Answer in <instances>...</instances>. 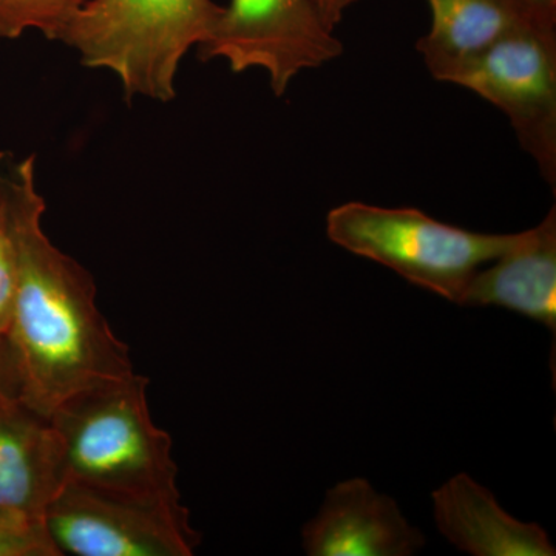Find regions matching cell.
Masks as SVG:
<instances>
[{
    "label": "cell",
    "mask_w": 556,
    "mask_h": 556,
    "mask_svg": "<svg viewBox=\"0 0 556 556\" xmlns=\"http://www.w3.org/2000/svg\"><path fill=\"white\" fill-rule=\"evenodd\" d=\"M148 388L146 376L131 372L79 391L51 413L65 481L181 501L172 438L153 422Z\"/></svg>",
    "instance_id": "cell-2"
},
{
    "label": "cell",
    "mask_w": 556,
    "mask_h": 556,
    "mask_svg": "<svg viewBox=\"0 0 556 556\" xmlns=\"http://www.w3.org/2000/svg\"><path fill=\"white\" fill-rule=\"evenodd\" d=\"M5 396H14V394H10L9 391H7L5 386H3L2 371H0V397Z\"/></svg>",
    "instance_id": "cell-18"
},
{
    "label": "cell",
    "mask_w": 556,
    "mask_h": 556,
    "mask_svg": "<svg viewBox=\"0 0 556 556\" xmlns=\"http://www.w3.org/2000/svg\"><path fill=\"white\" fill-rule=\"evenodd\" d=\"M468 285L464 306L514 311L556 331V207L535 228L514 233L506 251Z\"/></svg>",
    "instance_id": "cell-11"
},
{
    "label": "cell",
    "mask_w": 556,
    "mask_h": 556,
    "mask_svg": "<svg viewBox=\"0 0 556 556\" xmlns=\"http://www.w3.org/2000/svg\"><path fill=\"white\" fill-rule=\"evenodd\" d=\"M506 113L522 149L556 188V24L501 39L453 78Z\"/></svg>",
    "instance_id": "cell-7"
},
{
    "label": "cell",
    "mask_w": 556,
    "mask_h": 556,
    "mask_svg": "<svg viewBox=\"0 0 556 556\" xmlns=\"http://www.w3.org/2000/svg\"><path fill=\"white\" fill-rule=\"evenodd\" d=\"M16 292V251L5 203L0 195V345L7 342Z\"/></svg>",
    "instance_id": "cell-15"
},
{
    "label": "cell",
    "mask_w": 556,
    "mask_h": 556,
    "mask_svg": "<svg viewBox=\"0 0 556 556\" xmlns=\"http://www.w3.org/2000/svg\"><path fill=\"white\" fill-rule=\"evenodd\" d=\"M535 2L540 3V5L546 7L548 10L556 11V0H535Z\"/></svg>",
    "instance_id": "cell-17"
},
{
    "label": "cell",
    "mask_w": 556,
    "mask_h": 556,
    "mask_svg": "<svg viewBox=\"0 0 556 556\" xmlns=\"http://www.w3.org/2000/svg\"><path fill=\"white\" fill-rule=\"evenodd\" d=\"M313 2L320 16L327 22L328 27L334 30L336 25L342 21L345 11L353 7L357 0H313Z\"/></svg>",
    "instance_id": "cell-16"
},
{
    "label": "cell",
    "mask_w": 556,
    "mask_h": 556,
    "mask_svg": "<svg viewBox=\"0 0 556 556\" xmlns=\"http://www.w3.org/2000/svg\"><path fill=\"white\" fill-rule=\"evenodd\" d=\"M433 21L417 42L434 79L452 83L471 61L511 33L556 24V11L535 0H427Z\"/></svg>",
    "instance_id": "cell-10"
},
{
    "label": "cell",
    "mask_w": 556,
    "mask_h": 556,
    "mask_svg": "<svg viewBox=\"0 0 556 556\" xmlns=\"http://www.w3.org/2000/svg\"><path fill=\"white\" fill-rule=\"evenodd\" d=\"M332 31L313 0H230L199 53L203 61L225 60L233 73L265 70L281 97L300 73L342 56Z\"/></svg>",
    "instance_id": "cell-6"
},
{
    "label": "cell",
    "mask_w": 556,
    "mask_h": 556,
    "mask_svg": "<svg viewBox=\"0 0 556 556\" xmlns=\"http://www.w3.org/2000/svg\"><path fill=\"white\" fill-rule=\"evenodd\" d=\"M87 0H0V39H17L25 31L42 33L62 42L76 13Z\"/></svg>",
    "instance_id": "cell-13"
},
{
    "label": "cell",
    "mask_w": 556,
    "mask_h": 556,
    "mask_svg": "<svg viewBox=\"0 0 556 556\" xmlns=\"http://www.w3.org/2000/svg\"><path fill=\"white\" fill-rule=\"evenodd\" d=\"M0 195L16 251L7 334L14 396L49 417L73 394L135 372L130 350L98 308L93 278L42 228L46 200L36 186L35 156L0 155Z\"/></svg>",
    "instance_id": "cell-1"
},
{
    "label": "cell",
    "mask_w": 556,
    "mask_h": 556,
    "mask_svg": "<svg viewBox=\"0 0 556 556\" xmlns=\"http://www.w3.org/2000/svg\"><path fill=\"white\" fill-rule=\"evenodd\" d=\"M0 556H61L46 522L11 517L0 511Z\"/></svg>",
    "instance_id": "cell-14"
},
{
    "label": "cell",
    "mask_w": 556,
    "mask_h": 556,
    "mask_svg": "<svg viewBox=\"0 0 556 556\" xmlns=\"http://www.w3.org/2000/svg\"><path fill=\"white\" fill-rule=\"evenodd\" d=\"M60 439L50 417L16 396L0 397V511L43 521L64 484Z\"/></svg>",
    "instance_id": "cell-9"
},
{
    "label": "cell",
    "mask_w": 556,
    "mask_h": 556,
    "mask_svg": "<svg viewBox=\"0 0 556 556\" xmlns=\"http://www.w3.org/2000/svg\"><path fill=\"white\" fill-rule=\"evenodd\" d=\"M439 532L473 556H554L546 530L511 517L489 489L466 473L433 492Z\"/></svg>",
    "instance_id": "cell-12"
},
{
    "label": "cell",
    "mask_w": 556,
    "mask_h": 556,
    "mask_svg": "<svg viewBox=\"0 0 556 556\" xmlns=\"http://www.w3.org/2000/svg\"><path fill=\"white\" fill-rule=\"evenodd\" d=\"M329 240L402 278L463 305L471 278L500 257L514 233H479L445 225L413 207L342 204L327 217Z\"/></svg>",
    "instance_id": "cell-4"
},
{
    "label": "cell",
    "mask_w": 556,
    "mask_h": 556,
    "mask_svg": "<svg viewBox=\"0 0 556 556\" xmlns=\"http://www.w3.org/2000/svg\"><path fill=\"white\" fill-rule=\"evenodd\" d=\"M302 538L309 556H412L426 546V538L405 519L396 501L376 492L364 478L329 489Z\"/></svg>",
    "instance_id": "cell-8"
},
{
    "label": "cell",
    "mask_w": 556,
    "mask_h": 556,
    "mask_svg": "<svg viewBox=\"0 0 556 556\" xmlns=\"http://www.w3.org/2000/svg\"><path fill=\"white\" fill-rule=\"evenodd\" d=\"M61 556H192L201 535L181 501L65 481L46 510Z\"/></svg>",
    "instance_id": "cell-5"
},
{
    "label": "cell",
    "mask_w": 556,
    "mask_h": 556,
    "mask_svg": "<svg viewBox=\"0 0 556 556\" xmlns=\"http://www.w3.org/2000/svg\"><path fill=\"white\" fill-rule=\"evenodd\" d=\"M222 11L212 0H87L62 42L86 67L115 73L127 98L169 102L182 58Z\"/></svg>",
    "instance_id": "cell-3"
}]
</instances>
